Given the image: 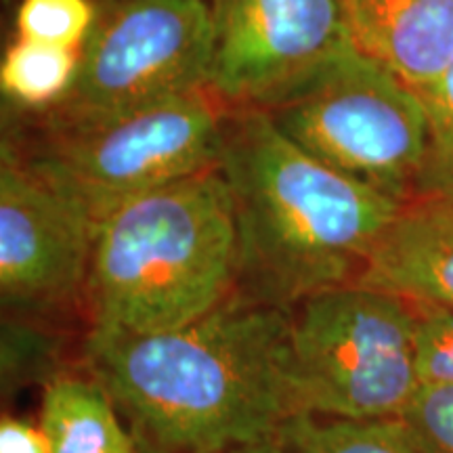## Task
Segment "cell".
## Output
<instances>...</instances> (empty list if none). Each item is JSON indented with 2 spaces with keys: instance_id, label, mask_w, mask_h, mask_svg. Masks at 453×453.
<instances>
[{
  "instance_id": "1",
  "label": "cell",
  "mask_w": 453,
  "mask_h": 453,
  "mask_svg": "<svg viewBox=\"0 0 453 453\" xmlns=\"http://www.w3.org/2000/svg\"><path fill=\"white\" fill-rule=\"evenodd\" d=\"M84 357L133 433L168 453L281 439L303 413L292 380L290 311L240 294L174 330L93 327Z\"/></svg>"
},
{
  "instance_id": "2",
  "label": "cell",
  "mask_w": 453,
  "mask_h": 453,
  "mask_svg": "<svg viewBox=\"0 0 453 453\" xmlns=\"http://www.w3.org/2000/svg\"><path fill=\"white\" fill-rule=\"evenodd\" d=\"M219 170L237 226L235 294L288 311L359 281L405 203L307 154L257 107L226 110Z\"/></svg>"
},
{
  "instance_id": "3",
  "label": "cell",
  "mask_w": 453,
  "mask_h": 453,
  "mask_svg": "<svg viewBox=\"0 0 453 453\" xmlns=\"http://www.w3.org/2000/svg\"><path fill=\"white\" fill-rule=\"evenodd\" d=\"M237 275L234 202L212 168L101 220L82 300L97 330L166 332L225 304Z\"/></svg>"
},
{
  "instance_id": "4",
  "label": "cell",
  "mask_w": 453,
  "mask_h": 453,
  "mask_svg": "<svg viewBox=\"0 0 453 453\" xmlns=\"http://www.w3.org/2000/svg\"><path fill=\"white\" fill-rule=\"evenodd\" d=\"M226 107L208 88L156 101L111 120L7 134L19 157L99 226L130 200L219 168Z\"/></svg>"
},
{
  "instance_id": "5",
  "label": "cell",
  "mask_w": 453,
  "mask_h": 453,
  "mask_svg": "<svg viewBox=\"0 0 453 453\" xmlns=\"http://www.w3.org/2000/svg\"><path fill=\"white\" fill-rule=\"evenodd\" d=\"M290 349L303 413L399 420L422 387L411 300L365 283L296 304Z\"/></svg>"
},
{
  "instance_id": "6",
  "label": "cell",
  "mask_w": 453,
  "mask_h": 453,
  "mask_svg": "<svg viewBox=\"0 0 453 453\" xmlns=\"http://www.w3.org/2000/svg\"><path fill=\"white\" fill-rule=\"evenodd\" d=\"M263 111L330 168L399 202L413 197L426 156V110L410 84L357 47Z\"/></svg>"
},
{
  "instance_id": "7",
  "label": "cell",
  "mask_w": 453,
  "mask_h": 453,
  "mask_svg": "<svg viewBox=\"0 0 453 453\" xmlns=\"http://www.w3.org/2000/svg\"><path fill=\"white\" fill-rule=\"evenodd\" d=\"M211 53V0H99L76 81L34 127H84L208 88Z\"/></svg>"
},
{
  "instance_id": "8",
  "label": "cell",
  "mask_w": 453,
  "mask_h": 453,
  "mask_svg": "<svg viewBox=\"0 0 453 453\" xmlns=\"http://www.w3.org/2000/svg\"><path fill=\"white\" fill-rule=\"evenodd\" d=\"M208 90L269 110L355 47L342 0H211Z\"/></svg>"
},
{
  "instance_id": "9",
  "label": "cell",
  "mask_w": 453,
  "mask_h": 453,
  "mask_svg": "<svg viewBox=\"0 0 453 453\" xmlns=\"http://www.w3.org/2000/svg\"><path fill=\"white\" fill-rule=\"evenodd\" d=\"M97 225L19 157L0 162V294L19 313L84 296Z\"/></svg>"
},
{
  "instance_id": "10",
  "label": "cell",
  "mask_w": 453,
  "mask_h": 453,
  "mask_svg": "<svg viewBox=\"0 0 453 453\" xmlns=\"http://www.w3.org/2000/svg\"><path fill=\"white\" fill-rule=\"evenodd\" d=\"M355 47L420 93L453 65V0H342Z\"/></svg>"
},
{
  "instance_id": "11",
  "label": "cell",
  "mask_w": 453,
  "mask_h": 453,
  "mask_svg": "<svg viewBox=\"0 0 453 453\" xmlns=\"http://www.w3.org/2000/svg\"><path fill=\"white\" fill-rule=\"evenodd\" d=\"M359 283L453 309V197L405 202Z\"/></svg>"
},
{
  "instance_id": "12",
  "label": "cell",
  "mask_w": 453,
  "mask_h": 453,
  "mask_svg": "<svg viewBox=\"0 0 453 453\" xmlns=\"http://www.w3.org/2000/svg\"><path fill=\"white\" fill-rule=\"evenodd\" d=\"M99 380L59 373L44 384L41 426L53 453H137L133 430Z\"/></svg>"
},
{
  "instance_id": "13",
  "label": "cell",
  "mask_w": 453,
  "mask_h": 453,
  "mask_svg": "<svg viewBox=\"0 0 453 453\" xmlns=\"http://www.w3.org/2000/svg\"><path fill=\"white\" fill-rule=\"evenodd\" d=\"M81 50L17 36L0 64V87L11 104L42 111L59 104L76 81Z\"/></svg>"
},
{
  "instance_id": "14",
  "label": "cell",
  "mask_w": 453,
  "mask_h": 453,
  "mask_svg": "<svg viewBox=\"0 0 453 453\" xmlns=\"http://www.w3.org/2000/svg\"><path fill=\"white\" fill-rule=\"evenodd\" d=\"M292 453H424L401 420H342L298 413L281 433Z\"/></svg>"
},
{
  "instance_id": "15",
  "label": "cell",
  "mask_w": 453,
  "mask_h": 453,
  "mask_svg": "<svg viewBox=\"0 0 453 453\" xmlns=\"http://www.w3.org/2000/svg\"><path fill=\"white\" fill-rule=\"evenodd\" d=\"M418 95L428 118V143L411 200L453 197V65Z\"/></svg>"
},
{
  "instance_id": "16",
  "label": "cell",
  "mask_w": 453,
  "mask_h": 453,
  "mask_svg": "<svg viewBox=\"0 0 453 453\" xmlns=\"http://www.w3.org/2000/svg\"><path fill=\"white\" fill-rule=\"evenodd\" d=\"M95 19V0H21L15 26L21 38L81 50Z\"/></svg>"
},
{
  "instance_id": "17",
  "label": "cell",
  "mask_w": 453,
  "mask_h": 453,
  "mask_svg": "<svg viewBox=\"0 0 453 453\" xmlns=\"http://www.w3.org/2000/svg\"><path fill=\"white\" fill-rule=\"evenodd\" d=\"M422 384H453V309L413 303Z\"/></svg>"
},
{
  "instance_id": "18",
  "label": "cell",
  "mask_w": 453,
  "mask_h": 453,
  "mask_svg": "<svg viewBox=\"0 0 453 453\" xmlns=\"http://www.w3.org/2000/svg\"><path fill=\"white\" fill-rule=\"evenodd\" d=\"M399 420L424 453H453V384H422Z\"/></svg>"
},
{
  "instance_id": "19",
  "label": "cell",
  "mask_w": 453,
  "mask_h": 453,
  "mask_svg": "<svg viewBox=\"0 0 453 453\" xmlns=\"http://www.w3.org/2000/svg\"><path fill=\"white\" fill-rule=\"evenodd\" d=\"M0 453H53L42 426L4 416L0 422Z\"/></svg>"
},
{
  "instance_id": "20",
  "label": "cell",
  "mask_w": 453,
  "mask_h": 453,
  "mask_svg": "<svg viewBox=\"0 0 453 453\" xmlns=\"http://www.w3.org/2000/svg\"><path fill=\"white\" fill-rule=\"evenodd\" d=\"M217 453H292V451L288 449V445L283 443V439H271V441H263V443L234 447V449H225Z\"/></svg>"
},
{
  "instance_id": "21",
  "label": "cell",
  "mask_w": 453,
  "mask_h": 453,
  "mask_svg": "<svg viewBox=\"0 0 453 453\" xmlns=\"http://www.w3.org/2000/svg\"><path fill=\"white\" fill-rule=\"evenodd\" d=\"M133 434H134V439H137V453H168V451L160 449L157 445L151 443V441L141 437V434H137V433H133Z\"/></svg>"
}]
</instances>
